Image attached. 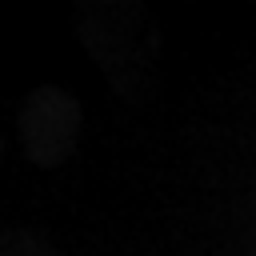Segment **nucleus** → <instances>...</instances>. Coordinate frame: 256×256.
<instances>
[{
    "label": "nucleus",
    "mask_w": 256,
    "mask_h": 256,
    "mask_svg": "<svg viewBox=\"0 0 256 256\" xmlns=\"http://www.w3.org/2000/svg\"><path fill=\"white\" fill-rule=\"evenodd\" d=\"M0 256H60L52 236L28 224H0Z\"/></svg>",
    "instance_id": "nucleus-3"
},
{
    "label": "nucleus",
    "mask_w": 256,
    "mask_h": 256,
    "mask_svg": "<svg viewBox=\"0 0 256 256\" xmlns=\"http://www.w3.org/2000/svg\"><path fill=\"white\" fill-rule=\"evenodd\" d=\"M80 40L92 52V60L104 68L108 84L124 96H136L132 84H140L156 56V28L152 16L128 0H100L80 16Z\"/></svg>",
    "instance_id": "nucleus-1"
},
{
    "label": "nucleus",
    "mask_w": 256,
    "mask_h": 256,
    "mask_svg": "<svg viewBox=\"0 0 256 256\" xmlns=\"http://www.w3.org/2000/svg\"><path fill=\"white\" fill-rule=\"evenodd\" d=\"M0 164H4V140H0Z\"/></svg>",
    "instance_id": "nucleus-4"
},
{
    "label": "nucleus",
    "mask_w": 256,
    "mask_h": 256,
    "mask_svg": "<svg viewBox=\"0 0 256 256\" xmlns=\"http://www.w3.org/2000/svg\"><path fill=\"white\" fill-rule=\"evenodd\" d=\"M16 132H20V148H24V156L32 164L56 168L76 152V144L84 136V108L68 88L36 84L20 100Z\"/></svg>",
    "instance_id": "nucleus-2"
}]
</instances>
